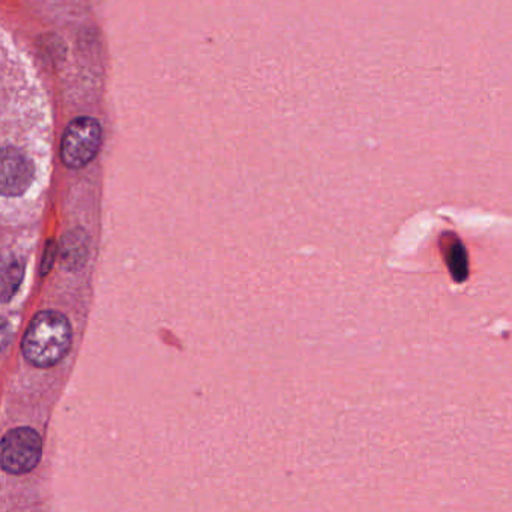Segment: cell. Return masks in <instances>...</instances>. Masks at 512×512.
Segmentation results:
<instances>
[{
  "mask_svg": "<svg viewBox=\"0 0 512 512\" xmlns=\"http://www.w3.org/2000/svg\"><path fill=\"white\" fill-rule=\"evenodd\" d=\"M23 275H25V265L22 260L16 259V257L5 260L4 274H2V298L5 302L10 301L16 295L20 284H22Z\"/></svg>",
  "mask_w": 512,
  "mask_h": 512,
  "instance_id": "7",
  "label": "cell"
},
{
  "mask_svg": "<svg viewBox=\"0 0 512 512\" xmlns=\"http://www.w3.org/2000/svg\"><path fill=\"white\" fill-rule=\"evenodd\" d=\"M88 256V236L83 230L68 232L62 239L61 257L68 269H77L86 262Z\"/></svg>",
  "mask_w": 512,
  "mask_h": 512,
  "instance_id": "6",
  "label": "cell"
},
{
  "mask_svg": "<svg viewBox=\"0 0 512 512\" xmlns=\"http://www.w3.org/2000/svg\"><path fill=\"white\" fill-rule=\"evenodd\" d=\"M56 247L55 242H47L46 251H44L43 263H41V275H47L52 271L53 263H55Z\"/></svg>",
  "mask_w": 512,
  "mask_h": 512,
  "instance_id": "8",
  "label": "cell"
},
{
  "mask_svg": "<svg viewBox=\"0 0 512 512\" xmlns=\"http://www.w3.org/2000/svg\"><path fill=\"white\" fill-rule=\"evenodd\" d=\"M34 179V163L20 149L5 146L2 151V170H0V185H2L4 196H22L31 187Z\"/></svg>",
  "mask_w": 512,
  "mask_h": 512,
  "instance_id": "4",
  "label": "cell"
},
{
  "mask_svg": "<svg viewBox=\"0 0 512 512\" xmlns=\"http://www.w3.org/2000/svg\"><path fill=\"white\" fill-rule=\"evenodd\" d=\"M43 439L31 427L8 431L2 440V467L11 475H25L40 464Z\"/></svg>",
  "mask_w": 512,
  "mask_h": 512,
  "instance_id": "3",
  "label": "cell"
},
{
  "mask_svg": "<svg viewBox=\"0 0 512 512\" xmlns=\"http://www.w3.org/2000/svg\"><path fill=\"white\" fill-rule=\"evenodd\" d=\"M101 145L103 127L100 122L89 116H80L65 128L59 155L68 169H83L97 158Z\"/></svg>",
  "mask_w": 512,
  "mask_h": 512,
  "instance_id": "2",
  "label": "cell"
},
{
  "mask_svg": "<svg viewBox=\"0 0 512 512\" xmlns=\"http://www.w3.org/2000/svg\"><path fill=\"white\" fill-rule=\"evenodd\" d=\"M73 343L70 320L58 311H41L23 337V356L38 368H52L68 355Z\"/></svg>",
  "mask_w": 512,
  "mask_h": 512,
  "instance_id": "1",
  "label": "cell"
},
{
  "mask_svg": "<svg viewBox=\"0 0 512 512\" xmlns=\"http://www.w3.org/2000/svg\"><path fill=\"white\" fill-rule=\"evenodd\" d=\"M440 251H442L443 262L448 266L449 274L457 283L466 280L469 275V262L467 253L464 250L463 242L454 233H443L440 238Z\"/></svg>",
  "mask_w": 512,
  "mask_h": 512,
  "instance_id": "5",
  "label": "cell"
}]
</instances>
